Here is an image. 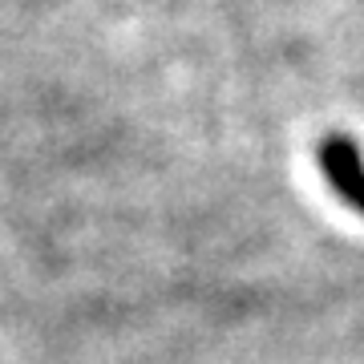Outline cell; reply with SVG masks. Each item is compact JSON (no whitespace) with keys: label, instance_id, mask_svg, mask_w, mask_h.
<instances>
[{"label":"cell","instance_id":"1","mask_svg":"<svg viewBox=\"0 0 364 364\" xmlns=\"http://www.w3.org/2000/svg\"><path fill=\"white\" fill-rule=\"evenodd\" d=\"M316 162H320V174H324L328 191L364 219V150L356 146V138H348V134L320 138Z\"/></svg>","mask_w":364,"mask_h":364}]
</instances>
